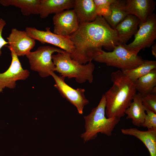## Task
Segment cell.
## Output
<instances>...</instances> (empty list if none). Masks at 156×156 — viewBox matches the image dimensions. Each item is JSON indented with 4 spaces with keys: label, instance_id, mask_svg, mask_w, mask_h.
I'll list each match as a JSON object with an SVG mask.
<instances>
[{
    "label": "cell",
    "instance_id": "18",
    "mask_svg": "<svg viewBox=\"0 0 156 156\" xmlns=\"http://www.w3.org/2000/svg\"><path fill=\"white\" fill-rule=\"evenodd\" d=\"M142 97L139 93H136L125 112L127 115L126 118L131 119L133 124L139 127L142 124L146 114V108L142 104Z\"/></svg>",
    "mask_w": 156,
    "mask_h": 156
},
{
    "label": "cell",
    "instance_id": "8",
    "mask_svg": "<svg viewBox=\"0 0 156 156\" xmlns=\"http://www.w3.org/2000/svg\"><path fill=\"white\" fill-rule=\"evenodd\" d=\"M51 75L55 82L54 87L62 96L74 105L79 114H82L84 107L89 102L85 96V90L72 88L66 83L65 77L57 75L54 72L51 73Z\"/></svg>",
    "mask_w": 156,
    "mask_h": 156
},
{
    "label": "cell",
    "instance_id": "14",
    "mask_svg": "<svg viewBox=\"0 0 156 156\" xmlns=\"http://www.w3.org/2000/svg\"><path fill=\"white\" fill-rule=\"evenodd\" d=\"M136 17L128 14L115 28L121 44L125 45L137 33L141 23Z\"/></svg>",
    "mask_w": 156,
    "mask_h": 156
},
{
    "label": "cell",
    "instance_id": "6",
    "mask_svg": "<svg viewBox=\"0 0 156 156\" xmlns=\"http://www.w3.org/2000/svg\"><path fill=\"white\" fill-rule=\"evenodd\" d=\"M64 51L57 47L50 46L39 47L35 51L30 52L26 55L30 68L37 72L40 75L44 78L51 75L55 71V66L52 58L55 53H62Z\"/></svg>",
    "mask_w": 156,
    "mask_h": 156
},
{
    "label": "cell",
    "instance_id": "3",
    "mask_svg": "<svg viewBox=\"0 0 156 156\" xmlns=\"http://www.w3.org/2000/svg\"><path fill=\"white\" fill-rule=\"evenodd\" d=\"M106 100L103 94L98 105L93 108L88 115L85 116V131L81 137L84 142L95 139L98 133L111 136L120 118H108L105 116Z\"/></svg>",
    "mask_w": 156,
    "mask_h": 156
},
{
    "label": "cell",
    "instance_id": "1",
    "mask_svg": "<svg viewBox=\"0 0 156 156\" xmlns=\"http://www.w3.org/2000/svg\"><path fill=\"white\" fill-rule=\"evenodd\" d=\"M69 37L75 47L71 57L81 64L94 60L103 47L113 50L121 44L116 30L100 16L91 22L79 24L77 30Z\"/></svg>",
    "mask_w": 156,
    "mask_h": 156
},
{
    "label": "cell",
    "instance_id": "2",
    "mask_svg": "<svg viewBox=\"0 0 156 156\" xmlns=\"http://www.w3.org/2000/svg\"><path fill=\"white\" fill-rule=\"evenodd\" d=\"M112 85L104 94L107 117L120 118L132 101L136 90L134 82L118 70L110 75Z\"/></svg>",
    "mask_w": 156,
    "mask_h": 156
},
{
    "label": "cell",
    "instance_id": "4",
    "mask_svg": "<svg viewBox=\"0 0 156 156\" xmlns=\"http://www.w3.org/2000/svg\"><path fill=\"white\" fill-rule=\"evenodd\" d=\"M52 58L55 66V71L61 76L69 79L74 78L80 83L87 81L90 83L93 82L95 66L91 62L85 64H81L72 59L70 54L65 51L53 54Z\"/></svg>",
    "mask_w": 156,
    "mask_h": 156
},
{
    "label": "cell",
    "instance_id": "9",
    "mask_svg": "<svg viewBox=\"0 0 156 156\" xmlns=\"http://www.w3.org/2000/svg\"><path fill=\"white\" fill-rule=\"evenodd\" d=\"M25 31L31 38L42 44H50L70 54L75 50L74 44L69 36H64L52 32L49 27L45 31L40 30L35 27H27Z\"/></svg>",
    "mask_w": 156,
    "mask_h": 156
},
{
    "label": "cell",
    "instance_id": "23",
    "mask_svg": "<svg viewBox=\"0 0 156 156\" xmlns=\"http://www.w3.org/2000/svg\"><path fill=\"white\" fill-rule=\"evenodd\" d=\"M98 16L104 17L110 13V5L114 0H93Z\"/></svg>",
    "mask_w": 156,
    "mask_h": 156
},
{
    "label": "cell",
    "instance_id": "11",
    "mask_svg": "<svg viewBox=\"0 0 156 156\" xmlns=\"http://www.w3.org/2000/svg\"><path fill=\"white\" fill-rule=\"evenodd\" d=\"M53 32L64 36H69L78 29L79 23L73 9L65 10L55 14L53 18Z\"/></svg>",
    "mask_w": 156,
    "mask_h": 156
},
{
    "label": "cell",
    "instance_id": "12",
    "mask_svg": "<svg viewBox=\"0 0 156 156\" xmlns=\"http://www.w3.org/2000/svg\"><path fill=\"white\" fill-rule=\"evenodd\" d=\"M7 39L9 45L7 47L12 49L18 57L27 55L36 44V40L30 37L25 31L15 28L12 29Z\"/></svg>",
    "mask_w": 156,
    "mask_h": 156
},
{
    "label": "cell",
    "instance_id": "10",
    "mask_svg": "<svg viewBox=\"0 0 156 156\" xmlns=\"http://www.w3.org/2000/svg\"><path fill=\"white\" fill-rule=\"evenodd\" d=\"M12 61L8 69L4 72L0 73V93L5 88L13 89L16 86V81L24 80L29 76L30 72L23 68L18 56L11 49Z\"/></svg>",
    "mask_w": 156,
    "mask_h": 156
},
{
    "label": "cell",
    "instance_id": "20",
    "mask_svg": "<svg viewBox=\"0 0 156 156\" xmlns=\"http://www.w3.org/2000/svg\"><path fill=\"white\" fill-rule=\"evenodd\" d=\"M136 91L142 97L150 93L156 94V69L140 77L134 82Z\"/></svg>",
    "mask_w": 156,
    "mask_h": 156
},
{
    "label": "cell",
    "instance_id": "7",
    "mask_svg": "<svg viewBox=\"0 0 156 156\" xmlns=\"http://www.w3.org/2000/svg\"><path fill=\"white\" fill-rule=\"evenodd\" d=\"M139 29L134 35V39L130 44L124 45L127 50L136 55L141 50L148 48L153 44L156 39V15L150 16L146 21L141 23Z\"/></svg>",
    "mask_w": 156,
    "mask_h": 156
},
{
    "label": "cell",
    "instance_id": "17",
    "mask_svg": "<svg viewBox=\"0 0 156 156\" xmlns=\"http://www.w3.org/2000/svg\"><path fill=\"white\" fill-rule=\"evenodd\" d=\"M73 8L79 24L91 22L98 16L93 0H75Z\"/></svg>",
    "mask_w": 156,
    "mask_h": 156
},
{
    "label": "cell",
    "instance_id": "21",
    "mask_svg": "<svg viewBox=\"0 0 156 156\" xmlns=\"http://www.w3.org/2000/svg\"><path fill=\"white\" fill-rule=\"evenodd\" d=\"M40 0H1L0 3L4 6H12L20 9L23 15L39 14Z\"/></svg>",
    "mask_w": 156,
    "mask_h": 156
},
{
    "label": "cell",
    "instance_id": "22",
    "mask_svg": "<svg viewBox=\"0 0 156 156\" xmlns=\"http://www.w3.org/2000/svg\"><path fill=\"white\" fill-rule=\"evenodd\" d=\"M156 68V61L144 60L142 64L135 68L122 72L134 82L139 78Z\"/></svg>",
    "mask_w": 156,
    "mask_h": 156
},
{
    "label": "cell",
    "instance_id": "26",
    "mask_svg": "<svg viewBox=\"0 0 156 156\" xmlns=\"http://www.w3.org/2000/svg\"><path fill=\"white\" fill-rule=\"evenodd\" d=\"M6 25V23L3 19L0 18V56L2 54L1 49L4 46L8 44L3 38L2 36V33L4 27Z\"/></svg>",
    "mask_w": 156,
    "mask_h": 156
},
{
    "label": "cell",
    "instance_id": "25",
    "mask_svg": "<svg viewBox=\"0 0 156 156\" xmlns=\"http://www.w3.org/2000/svg\"><path fill=\"white\" fill-rule=\"evenodd\" d=\"M142 103L146 109L156 113V94H148L142 97Z\"/></svg>",
    "mask_w": 156,
    "mask_h": 156
},
{
    "label": "cell",
    "instance_id": "27",
    "mask_svg": "<svg viewBox=\"0 0 156 156\" xmlns=\"http://www.w3.org/2000/svg\"><path fill=\"white\" fill-rule=\"evenodd\" d=\"M152 55L156 57V43H155L152 45Z\"/></svg>",
    "mask_w": 156,
    "mask_h": 156
},
{
    "label": "cell",
    "instance_id": "13",
    "mask_svg": "<svg viewBox=\"0 0 156 156\" xmlns=\"http://www.w3.org/2000/svg\"><path fill=\"white\" fill-rule=\"evenodd\" d=\"M155 5L153 0H127L125 8L128 14L135 16L143 23L153 13Z\"/></svg>",
    "mask_w": 156,
    "mask_h": 156
},
{
    "label": "cell",
    "instance_id": "16",
    "mask_svg": "<svg viewBox=\"0 0 156 156\" xmlns=\"http://www.w3.org/2000/svg\"><path fill=\"white\" fill-rule=\"evenodd\" d=\"M122 133L135 137L140 140L146 147L150 156H156V129L142 131L133 128L122 129Z\"/></svg>",
    "mask_w": 156,
    "mask_h": 156
},
{
    "label": "cell",
    "instance_id": "19",
    "mask_svg": "<svg viewBox=\"0 0 156 156\" xmlns=\"http://www.w3.org/2000/svg\"><path fill=\"white\" fill-rule=\"evenodd\" d=\"M126 0H114L110 5V14L103 17L113 29L122 21L128 14L126 12Z\"/></svg>",
    "mask_w": 156,
    "mask_h": 156
},
{
    "label": "cell",
    "instance_id": "24",
    "mask_svg": "<svg viewBox=\"0 0 156 156\" xmlns=\"http://www.w3.org/2000/svg\"><path fill=\"white\" fill-rule=\"evenodd\" d=\"M146 114L141 127L147 128L148 129H156V113L146 109Z\"/></svg>",
    "mask_w": 156,
    "mask_h": 156
},
{
    "label": "cell",
    "instance_id": "5",
    "mask_svg": "<svg viewBox=\"0 0 156 156\" xmlns=\"http://www.w3.org/2000/svg\"><path fill=\"white\" fill-rule=\"evenodd\" d=\"M93 60L104 63L108 66L117 68L124 71L135 68L142 64L144 60L120 44L115 46L111 51L101 50Z\"/></svg>",
    "mask_w": 156,
    "mask_h": 156
},
{
    "label": "cell",
    "instance_id": "15",
    "mask_svg": "<svg viewBox=\"0 0 156 156\" xmlns=\"http://www.w3.org/2000/svg\"><path fill=\"white\" fill-rule=\"evenodd\" d=\"M75 0H40L39 14L45 18L51 14H57L73 8Z\"/></svg>",
    "mask_w": 156,
    "mask_h": 156
}]
</instances>
